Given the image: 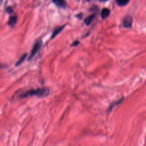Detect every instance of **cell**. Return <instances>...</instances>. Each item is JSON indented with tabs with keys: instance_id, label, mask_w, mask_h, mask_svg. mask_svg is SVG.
Masks as SVG:
<instances>
[{
	"instance_id": "cell-6",
	"label": "cell",
	"mask_w": 146,
	"mask_h": 146,
	"mask_svg": "<svg viewBox=\"0 0 146 146\" xmlns=\"http://www.w3.org/2000/svg\"><path fill=\"white\" fill-rule=\"evenodd\" d=\"M95 14L90 15L84 19V22L86 25H90L91 23L92 22V21L94 20V19L95 18Z\"/></svg>"
},
{
	"instance_id": "cell-4",
	"label": "cell",
	"mask_w": 146,
	"mask_h": 146,
	"mask_svg": "<svg viewBox=\"0 0 146 146\" xmlns=\"http://www.w3.org/2000/svg\"><path fill=\"white\" fill-rule=\"evenodd\" d=\"M53 3L58 7L64 9L67 6L66 0H52Z\"/></svg>"
},
{
	"instance_id": "cell-15",
	"label": "cell",
	"mask_w": 146,
	"mask_h": 146,
	"mask_svg": "<svg viewBox=\"0 0 146 146\" xmlns=\"http://www.w3.org/2000/svg\"><path fill=\"white\" fill-rule=\"evenodd\" d=\"M86 1H90V0H86Z\"/></svg>"
},
{
	"instance_id": "cell-8",
	"label": "cell",
	"mask_w": 146,
	"mask_h": 146,
	"mask_svg": "<svg viewBox=\"0 0 146 146\" xmlns=\"http://www.w3.org/2000/svg\"><path fill=\"white\" fill-rule=\"evenodd\" d=\"M64 26H62L56 28V29H55L52 33V35H51V38H55L59 33H60L62 31V30L64 29Z\"/></svg>"
},
{
	"instance_id": "cell-2",
	"label": "cell",
	"mask_w": 146,
	"mask_h": 146,
	"mask_svg": "<svg viewBox=\"0 0 146 146\" xmlns=\"http://www.w3.org/2000/svg\"><path fill=\"white\" fill-rule=\"evenodd\" d=\"M42 44V40H38V42H36L34 46H33L32 50H31V53L28 58V60H31L33 56L35 55V54L38 51V50L40 49V48L41 47V46Z\"/></svg>"
},
{
	"instance_id": "cell-10",
	"label": "cell",
	"mask_w": 146,
	"mask_h": 146,
	"mask_svg": "<svg viewBox=\"0 0 146 146\" xmlns=\"http://www.w3.org/2000/svg\"><path fill=\"white\" fill-rule=\"evenodd\" d=\"M129 0H116V2L120 6H123L126 5Z\"/></svg>"
},
{
	"instance_id": "cell-7",
	"label": "cell",
	"mask_w": 146,
	"mask_h": 146,
	"mask_svg": "<svg viewBox=\"0 0 146 146\" xmlns=\"http://www.w3.org/2000/svg\"><path fill=\"white\" fill-rule=\"evenodd\" d=\"M110 13V10L107 8H104L101 12V17L102 19H105L108 17Z\"/></svg>"
},
{
	"instance_id": "cell-1",
	"label": "cell",
	"mask_w": 146,
	"mask_h": 146,
	"mask_svg": "<svg viewBox=\"0 0 146 146\" xmlns=\"http://www.w3.org/2000/svg\"><path fill=\"white\" fill-rule=\"evenodd\" d=\"M50 94V89L47 87L38 88L36 89L28 90L19 95L21 98H25L28 96L35 95L39 97L46 96Z\"/></svg>"
},
{
	"instance_id": "cell-14",
	"label": "cell",
	"mask_w": 146,
	"mask_h": 146,
	"mask_svg": "<svg viewBox=\"0 0 146 146\" xmlns=\"http://www.w3.org/2000/svg\"><path fill=\"white\" fill-rule=\"evenodd\" d=\"M100 1H102V2H105V1H108V0H100Z\"/></svg>"
},
{
	"instance_id": "cell-11",
	"label": "cell",
	"mask_w": 146,
	"mask_h": 146,
	"mask_svg": "<svg viewBox=\"0 0 146 146\" xmlns=\"http://www.w3.org/2000/svg\"><path fill=\"white\" fill-rule=\"evenodd\" d=\"M123 98H122L121 99H120V100H119L118 101H117V102H115V103L113 102V103L110 106V108H109V110H112V109L115 106H116V105L119 104V103L122 101Z\"/></svg>"
},
{
	"instance_id": "cell-12",
	"label": "cell",
	"mask_w": 146,
	"mask_h": 146,
	"mask_svg": "<svg viewBox=\"0 0 146 146\" xmlns=\"http://www.w3.org/2000/svg\"><path fill=\"white\" fill-rule=\"evenodd\" d=\"M6 11H7L8 13L10 14V13H12L13 12V9H12L11 7H8L6 9Z\"/></svg>"
},
{
	"instance_id": "cell-9",
	"label": "cell",
	"mask_w": 146,
	"mask_h": 146,
	"mask_svg": "<svg viewBox=\"0 0 146 146\" xmlns=\"http://www.w3.org/2000/svg\"><path fill=\"white\" fill-rule=\"evenodd\" d=\"M26 56H27V54H26V53H25L24 54H23V55L21 56V57L20 58V59L16 62L15 66H18L20 65V64L25 60V59H26Z\"/></svg>"
},
{
	"instance_id": "cell-13",
	"label": "cell",
	"mask_w": 146,
	"mask_h": 146,
	"mask_svg": "<svg viewBox=\"0 0 146 146\" xmlns=\"http://www.w3.org/2000/svg\"><path fill=\"white\" fill-rule=\"evenodd\" d=\"M79 42L78 40H76L72 44H71V46H78V44H79Z\"/></svg>"
},
{
	"instance_id": "cell-3",
	"label": "cell",
	"mask_w": 146,
	"mask_h": 146,
	"mask_svg": "<svg viewBox=\"0 0 146 146\" xmlns=\"http://www.w3.org/2000/svg\"><path fill=\"white\" fill-rule=\"evenodd\" d=\"M132 24V18L130 15H126L123 20V26L125 28H130Z\"/></svg>"
},
{
	"instance_id": "cell-5",
	"label": "cell",
	"mask_w": 146,
	"mask_h": 146,
	"mask_svg": "<svg viewBox=\"0 0 146 146\" xmlns=\"http://www.w3.org/2000/svg\"><path fill=\"white\" fill-rule=\"evenodd\" d=\"M17 21V15H12V16L10 17L7 23L10 26L13 27L16 23Z\"/></svg>"
}]
</instances>
